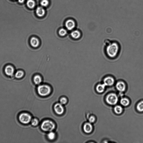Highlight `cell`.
<instances>
[{"mask_svg": "<svg viewBox=\"0 0 143 143\" xmlns=\"http://www.w3.org/2000/svg\"><path fill=\"white\" fill-rule=\"evenodd\" d=\"M105 51L106 56L111 59L116 58L119 53L120 46L118 43L115 41L106 43Z\"/></svg>", "mask_w": 143, "mask_h": 143, "instance_id": "cell-1", "label": "cell"}, {"mask_svg": "<svg viewBox=\"0 0 143 143\" xmlns=\"http://www.w3.org/2000/svg\"><path fill=\"white\" fill-rule=\"evenodd\" d=\"M55 127V124L52 121L46 120L43 122L41 124V128L44 131L51 132L54 130Z\"/></svg>", "mask_w": 143, "mask_h": 143, "instance_id": "cell-2", "label": "cell"}, {"mask_svg": "<svg viewBox=\"0 0 143 143\" xmlns=\"http://www.w3.org/2000/svg\"><path fill=\"white\" fill-rule=\"evenodd\" d=\"M18 119L20 123L24 124H27L32 120V117L29 113L22 112L19 115Z\"/></svg>", "mask_w": 143, "mask_h": 143, "instance_id": "cell-3", "label": "cell"}, {"mask_svg": "<svg viewBox=\"0 0 143 143\" xmlns=\"http://www.w3.org/2000/svg\"><path fill=\"white\" fill-rule=\"evenodd\" d=\"M37 91L38 94L41 96H47L50 93L51 89L49 86L46 85L39 86L37 87Z\"/></svg>", "mask_w": 143, "mask_h": 143, "instance_id": "cell-4", "label": "cell"}, {"mask_svg": "<svg viewBox=\"0 0 143 143\" xmlns=\"http://www.w3.org/2000/svg\"><path fill=\"white\" fill-rule=\"evenodd\" d=\"M16 71L14 67L12 65L8 64L5 67L4 72L7 76L10 77L14 76V74Z\"/></svg>", "mask_w": 143, "mask_h": 143, "instance_id": "cell-5", "label": "cell"}, {"mask_svg": "<svg viewBox=\"0 0 143 143\" xmlns=\"http://www.w3.org/2000/svg\"><path fill=\"white\" fill-rule=\"evenodd\" d=\"M118 98L116 95L113 93L108 94L106 98V101L108 104L111 105L116 104L118 102Z\"/></svg>", "mask_w": 143, "mask_h": 143, "instance_id": "cell-6", "label": "cell"}, {"mask_svg": "<svg viewBox=\"0 0 143 143\" xmlns=\"http://www.w3.org/2000/svg\"><path fill=\"white\" fill-rule=\"evenodd\" d=\"M103 82V84L106 86H111L114 84L115 80L112 76L108 75L105 77Z\"/></svg>", "mask_w": 143, "mask_h": 143, "instance_id": "cell-7", "label": "cell"}, {"mask_svg": "<svg viewBox=\"0 0 143 143\" xmlns=\"http://www.w3.org/2000/svg\"><path fill=\"white\" fill-rule=\"evenodd\" d=\"M54 109L55 112L58 115L62 114L64 111V109L61 103H57L55 105Z\"/></svg>", "mask_w": 143, "mask_h": 143, "instance_id": "cell-8", "label": "cell"}, {"mask_svg": "<svg viewBox=\"0 0 143 143\" xmlns=\"http://www.w3.org/2000/svg\"><path fill=\"white\" fill-rule=\"evenodd\" d=\"M116 87L117 89L119 92H124L126 88L125 83L121 81H120L117 82Z\"/></svg>", "mask_w": 143, "mask_h": 143, "instance_id": "cell-9", "label": "cell"}, {"mask_svg": "<svg viewBox=\"0 0 143 143\" xmlns=\"http://www.w3.org/2000/svg\"><path fill=\"white\" fill-rule=\"evenodd\" d=\"M30 45L33 48H37L38 46L39 41L37 38L32 37L31 38L30 40Z\"/></svg>", "mask_w": 143, "mask_h": 143, "instance_id": "cell-10", "label": "cell"}, {"mask_svg": "<svg viewBox=\"0 0 143 143\" xmlns=\"http://www.w3.org/2000/svg\"><path fill=\"white\" fill-rule=\"evenodd\" d=\"M93 129V126L91 123H87L84 124L83 126V130L86 133H91Z\"/></svg>", "mask_w": 143, "mask_h": 143, "instance_id": "cell-11", "label": "cell"}, {"mask_svg": "<svg viewBox=\"0 0 143 143\" xmlns=\"http://www.w3.org/2000/svg\"><path fill=\"white\" fill-rule=\"evenodd\" d=\"M75 24L73 20L70 19L67 20L65 23V26L67 29L71 30L75 28Z\"/></svg>", "mask_w": 143, "mask_h": 143, "instance_id": "cell-12", "label": "cell"}, {"mask_svg": "<svg viewBox=\"0 0 143 143\" xmlns=\"http://www.w3.org/2000/svg\"><path fill=\"white\" fill-rule=\"evenodd\" d=\"M25 72L22 70H17L15 71L14 76L18 79H20L23 78L25 75Z\"/></svg>", "mask_w": 143, "mask_h": 143, "instance_id": "cell-13", "label": "cell"}, {"mask_svg": "<svg viewBox=\"0 0 143 143\" xmlns=\"http://www.w3.org/2000/svg\"><path fill=\"white\" fill-rule=\"evenodd\" d=\"M36 14L38 16L42 17L44 16L45 14V11L44 8L41 7H38L36 10Z\"/></svg>", "mask_w": 143, "mask_h": 143, "instance_id": "cell-14", "label": "cell"}, {"mask_svg": "<svg viewBox=\"0 0 143 143\" xmlns=\"http://www.w3.org/2000/svg\"><path fill=\"white\" fill-rule=\"evenodd\" d=\"M106 86L103 83L99 84L96 87V90L98 92L102 93L104 92Z\"/></svg>", "mask_w": 143, "mask_h": 143, "instance_id": "cell-15", "label": "cell"}, {"mask_svg": "<svg viewBox=\"0 0 143 143\" xmlns=\"http://www.w3.org/2000/svg\"><path fill=\"white\" fill-rule=\"evenodd\" d=\"M27 5L28 7L30 9H32L35 6V3L33 0H28L27 2Z\"/></svg>", "mask_w": 143, "mask_h": 143, "instance_id": "cell-16", "label": "cell"}, {"mask_svg": "<svg viewBox=\"0 0 143 143\" xmlns=\"http://www.w3.org/2000/svg\"><path fill=\"white\" fill-rule=\"evenodd\" d=\"M33 81L36 84H39L42 82V79L40 76L37 75L34 77Z\"/></svg>", "mask_w": 143, "mask_h": 143, "instance_id": "cell-17", "label": "cell"}, {"mask_svg": "<svg viewBox=\"0 0 143 143\" xmlns=\"http://www.w3.org/2000/svg\"><path fill=\"white\" fill-rule=\"evenodd\" d=\"M71 35L72 37L75 39L79 38L81 36L80 32L78 31H75L72 32L71 33Z\"/></svg>", "mask_w": 143, "mask_h": 143, "instance_id": "cell-18", "label": "cell"}, {"mask_svg": "<svg viewBox=\"0 0 143 143\" xmlns=\"http://www.w3.org/2000/svg\"><path fill=\"white\" fill-rule=\"evenodd\" d=\"M120 103L121 104L124 106H127L130 104V102L129 100L126 98H123L120 100Z\"/></svg>", "mask_w": 143, "mask_h": 143, "instance_id": "cell-19", "label": "cell"}, {"mask_svg": "<svg viewBox=\"0 0 143 143\" xmlns=\"http://www.w3.org/2000/svg\"><path fill=\"white\" fill-rule=\"evenodd\" d=\"M114 111L115 113L117 114H120L122 113L123 112V108L121 106H117L115 107Z\"/></svg>", "mask_w": 143, "mask_h": 143, "instance_id": "cell-20", "label": "cell"}, {"mask_svg": "<svg viewBox=\"0 0 143 143\" xmlns=\"http://www.w3.org/2000/svg\"><path fill=\"white\" fill-rule=\"evenodd\" d=\"M137 109L140 112H143V100L139 102L137 105Z\"/></svg>", "mask_w": 143, "mask_h": 143, "instance_id": "cell-21", "label": "cell"}, {"mask_svg": "<svg viewBox=\"0 0 143 143\" xmlns=\"http://www.w3.org/2000/svg\"><path fill=\"white\" fill-rule=\"evenodd\" d=\"M56 134L54 132H50L48 134V137L50 140H52L54 139L56 137Z\"/></svg>", "mask_w": 143, "mask_h": 143, "instance_id": "cell-22", "label": "cell"}, {"mask_svg": "<svg viewBox=\"0 0 143 143\" xmlns=\"http://www.w3.org/2000/svg\"><path fill=\"white\" fill-rule=\"evenodd\" d=\"M31 124L32 125L35 126L38 124L39 122L37 118H34L32 119L31 121Z\"/></svg>", "mask_w": 143, "mask_h": 143, "instance_id": "cell-23", "label": "cell"}, {"mask_svg": "<svg viewBox=\"0 0 143 143\" xmlns=\"http://www.w3.org/2000/svg\"><path fill=\"white\" fill-rule=\"evenodd\" d=\"M49 4V1L48 0H42L41 2V5L43 7L47 6Z\"/></svg>", "mask_w": 143, "mask_h": 143, "instance_id": "cell-24", "label": "cell"}, {"mask_svg": "<svg viewBox=\"0 0 143 143\" xmlns=\"http://www.w3.org/2000/svg\"><path fill=\"white\" fill-rule=\"evenodd\" d=\"M59 34L61 36H64L67 34V31L66 30L64 29H62L59 31Z\"/></svg>", "mask_w": 143, "mask_h": 143, "instance_id": "cell-25", "label": "cell"}, {"mask_svg": "<svg viewBox=\"0 0 143 143\" xmlns=\"http://www.w3.org/2000/svg\"><path fill=\"white\" fill-rule=\"evenodd\" d=\"M67 101H67V99L65 97L62 98L60 100V103L62 105H64L66 104Z\"/></svg>", "mask_w": 143, "mask_h": 143, "instance_id": "cell-26", "label": "cell"}, {"mask_svg": "<svg viewBox=\"0 0 143 143\" xmlns=\"http://www.w3.org/2000/svg\"><path fill=\"white\" fill-rule=\"evenodd\" d=\"M95 118L94 116H92L90 117L89 119V123H94L95 120Z\"/></svg>", "mask_w": 143, "mask_h": 143, "instance_id": "cell-27", "label": "cell"}, {"mask_svg": "<svg viewBox=\"0 0 143 143\" xmlns=\"http://www.w3.org/2000/svg\"><path fill=\"white\" fill-rule=\"evenodd\" d=\"M25 0H18L19 2L20 3H24Z\"/></svg>", "mask_w": 143, "mask_h": 143, "instance_id": "cell-28", "label": "cell"}]
</instances>
